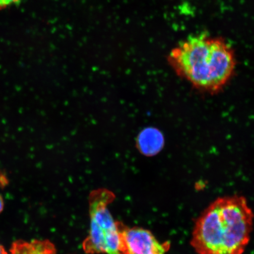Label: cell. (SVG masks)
I'll return each mask as SVG.
<instances>
[{"mask_svg": "<svg viewBox=\"0 0 254 254\" xmlns=\"http://www.w3.org/2000/svg\"><path fill=\"white\" fill-rule=\"evenodd\" d=\"M10 254H57V250L49 240H17L12 243Z\"/></svg>", "mask_w": 254, "mask_h": 254, "instance_id": "6", "label": "cell"}, {"mask_svg": "<svg viewBox=\"0 0 254 254\" xmlns=\"http://www.w3.org/2000/svg\"><path fill=\"white\" fill-rule=\"evenodd\" d=\"M168 59L178 75L210 93L226 85L236 64L234 51L224 40L205 34L189 37L174 48Z\"/></svg>", "mask_w": 254, "mask_h": 254, "instance_id": "2", "label": "cell"}, {"mask_svg": "<svg viewBox=\"0 0 254 254\" xmlns=\"http://www.w3.org/2000/svg\"><path fill=\"white\" fill-rule=\"evenodd\" d=\"M254 218L244 196L218 197L196 219L190 245L197 254H244L251 240Z\"/></svg>", "mask_w": 254, "mask_h": 254, "instance_id": "1", "label": "cell"}, {"mask_svg": "<svg viewBox=\"0 0 254 254\" xmlns=\"http://www.w3.org/2000/svg\"><path fill=\"white\" fill-rule=\"evenodd\" d=\"M115 199L113 192L106 189L93 190L89 198L90 230L82 244L85 253H106L107 238L117 236L119 233L118 222L114 220L108 205Z\"/></svg>", "mask_w": 254, "mask_h": 254, "instance_id": "3", "label": "cell"}, {"mask_svg": "<svg viewBox=\"0 0 254 254\" xmlns=\"http://www.w3.org/2000/svg\"><path fill=\"white\" fill-rule=\"evenodd\" d=\"M120 250L122 254H167L168 242L161 243L153 234L142 228H127L119 222Z\"/></svg>", "mask_w": 254, "mask_h": 254, "instance_id": "4", "label": "cell"}, {"mask_svg": "<svg viewBox=\"0 0 254 254\" xmlns=\"http://www.w3.org/2000/svg\"><path fill=\"white\" fill-rule=\"evenodd\" d=\"M164 145L163 134L153 127L144 129L138 136V148L145 156L151 157L157 155L163 148Z\"/></svg>", "mask_w": 254, "mask_h": 254, "instance_id": "5", "label": "cell"}, {"mask_svg": "<svg viewBox=\"0 0 254 254\" xmlns=\"http://www.w3.org/2000/svg\"><path fill=\"white\" fill-rule=\"evenodd\" d=\"M0 254H8L4 247H3L1 244H0Z\"/></svg>", "mask_w": 254, "mask_h": 254, "instance_id": "9", "label": "cell"}, {"mask_svg": "<svg viewBox=\"0 0 254 254\" xmlns=\"http://www.w3.org/2000/svg\"><path fill=\"white\" fill-rule=\"evenodd\" d=\"M21 0H0V11L7 8L11 6L17 5Z\"/></svg>", "mask_w": 254, "mask_h": 254, "instance_id": "7", "label": "cell"}, {"mask_svg": "<svg viewBox=\"0 0 254 254\" xmlns=\"http://www.w3.org/2000/svg\"><path fill=\"white\" fill-rule=\"evenodd\" d=\"M4 199H3L2 196L0 195V214L1 213V212L3 211V209H4Z\"/></svg>", "mask_w": 254, "mask_h": 254, "instance_id": "8", "label": "cell"}]
</instances>
